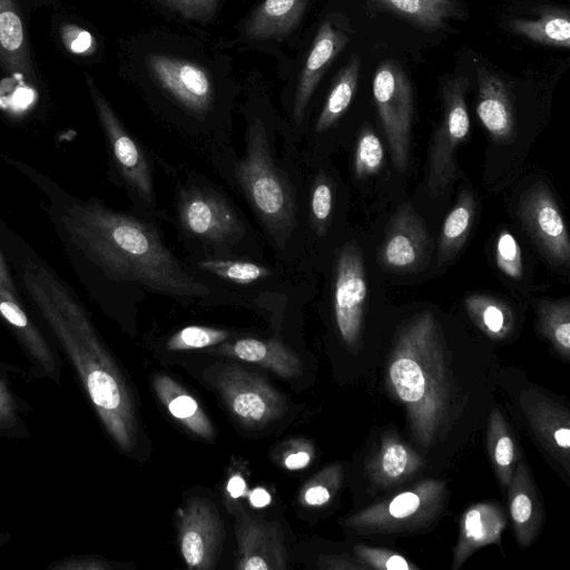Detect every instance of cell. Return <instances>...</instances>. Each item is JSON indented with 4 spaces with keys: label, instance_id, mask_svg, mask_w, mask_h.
I'll return each instance as SVG.
<instances>
[{
    "label": "cell",
    "instance_id": "6da1fadb",
    "mask_svg": "<svg viewBox=\"0 0 570 570\" xmlns=\"http://www.w3.org/2000/svg\"><path fill=\"white\" fill-rule=\"evenodd\" d=\"M4 160L45 196V210L66 257L100 304L135 288L183 301L212 294L168 249L153 224L100 199L77 197L28 164Z\"/></svg>",
    "mask_w": 570,
    "mask_h": 570
},
{
    "label": "cell",
    "instance_id": "7a4b0ae2",
    "mask_svg": "<svg viewBox=\"0 0 570 570\" xmlns=\"http://www.w3.org/2000/svg\"><path fill=\"white\" fill-rule=\"evenodd\" d=\"M0 248L18 276L21 294L71 361L107 432L130 453L137 442L132 395L85 306L72 288L7 226L0 229Z\"/></svg>",
    "mask_w": 570,
    "mask_h": 570
},
{
    "label": "cell",
    "instance_id": "3957f363",
    "mask_svg": "<svg viewBox=\"0 0 570 570\" xmlns=\"http://www.w3.org/2000/svg\"><path fill=\"white\" fill-rule=\"evenodd\" d=\"M387 379L407 410L416 442L430 448L448 424L454 395L440 328L431 312L416 315L399 333Z\"/></svg>",
    "mask_w": 570,
    "mask_h": 570
},
{
    "label": "cell",
    "instance_id": "277c9868",
    "mask_svg": "<svg viewBox=\"0 0 570 570\" xmlns=\"http://www.w3.org/2000/svg\"><path fill=\"white\" fill-rule=\"evenodd\" d=\"M237 187L250 205L273 246L285 252L298 226V204L289 175L277 164L266 127L254 119L242 158L233 160Z\"/></svg>",
    "mask_w": 570,
    "mask_h": 570
},
{
    "label": "cell",
    "instance_id": "5b68a950",
    "mask_svg": "<svg viewBox=\"0 0 570 570\" xmlns=\"http://www.w3.org/2000/svg\"><path fill=\"white\" fill-rule=\"evenodd\" d=\"M86 82L106 138L111 165L132 202L141 210L157 213V199L148 158L137 140L124 127L116 112L86 73Z\"/></svg>",
    "mask_w": 570,
    "mask_h": 570
},
{
    "label": "cell",
    "instance_id": "8992f818",
    "mask_svg": "<svg viewBox=\"0 0 570 570\" xmlns=\"http://www.w3.org/2000/svg\"><path fill=\"white\" fill-rule=\"evenodd\" d=\"M177 220L183 233L202 244L233 246L246 235L243 219L216 190L189 185L179 191Z\"/></svg>",
    "mask_w": 570,
    "mask_h": 570
},
{
    "label": "cell",
    "instance_id": "52a82bcc",
    "mask_svg": "<svg viewBox=\"0 0 570 570\" xmlns=\"http://www.w3.org/2000/svg\"><path fill=\"white\" fill-rule=\"evenodd\" d=\"M373 97L399 173L409 165L413 94L410 80L395 61L382 62L373 78Z\"/></svg>",
    "mask_w": 570,
    "mask_h": 570
},
{
    "label": "cell",
    "instance_id": "ba28073f",
    "mask_svg": "<svg viewBox=\"0 0 570 570\" xmlns=\"http://www.w3.org/2000/svg\"><path fill=\"white\" fill-rule=\"evenodd\" d=\"M465 78L449 80L442 91L443 116L430 148L426 186L431 195L443 194L455 178V149L469 135L470 117L465 104Z\"/></svg>",
    "mask_w": 570,
    "mask_h": 570
},
{
    "label": "cell",
    "instance_id": "9c48e42d",
    "mask_svg": "<svg viewBox=\"0 0 570 570\" xmlns=\"http://www.w3.org/2000/svg\"><path fill=\"white\" fill-rule=\"evenodd\" d=\"M213 382L230 412L246 426H264L286 411V402L277 390L237 364H222L214 372Z\"/></svg>",
    "mask_w": 570,
    "mask_h": 570
},
{
    "label": "cell",
    "instance_id": "30bf717a",
    "mask_svg": "<svg viewBox=\"0 0 570 570\" xmlns=\"http://www.w3.org/2000/svg\"><path fill=\"white\" fill-rule=\"evenodd\" d=\"M444 493L442 482L424 480L389 501L352 515L346 523L351 528L377 531H401L425 525L436 517Z\"/></svg>",
    "mask_w": 570,
    "mask_h": 570
},
{
    "label": "cell",
    "instance_id": "8fae6325",
    "mask_svg": "<svg viewBox=\"0 0 570 570\" xmlns=\"http://www.w3.org/2000/svg\"><path fill=\"white\" fill-rule=\"evenodd\" d=\"M146 63L154 79L184 110L204 120L213 110L212 78L199 65L165 55H149Z\"/></svg>",
    "mask_w": 570,
    "mask_h": 570
},
{
    "label": "cell",
    "instance_id": "7c38bea8",
    "mask_svg": "<svg viewBox=\"0 0 570 570\" xmlns=\"http://www.w3.org/2000/svg\"><path fill=\"white\" fill-rule=\"evenodd\" d=\"M367 284L361 250L345 244L335 265L333 304L337 330L346 345L353 347L361 335Z\"/></svg>",
    "mask_w": 570,
    "mask_h": 570
},
{
    "label": "cell",
    "instance_id": "4fadbf2b",
    "mask_svg": "<svg viewBox=\"0 0 570 570\" xmlns=\"http://www.w3.org/2000/svg\"><path fill=\"white\" fill-rule=\"evenodd\" d=\"M519 215L544 257L552 264L568 266L569 234L556 199L546 185L537 184L521 196Z\"/></svg>",
    "mask_w": 570,
    "mask_h": 570
},
{
    "label": "cell",
    "instance_id": "5bb4252c",
    "mask_svg": "<svg viewBox=\"0 0 570 570\" xmlns=\"http://www.w3.org/2000/svg\"><path fill=\"white\" fill-rule=\"evenodd\" d=\"M223 523L214 505L193 499L178 510V540L189 569H213L223 543Z\"/></svg>",
    "mask_w": 570,
    "mask_h": 570
},
{
    "label": "cell",
    "instance_id": "9a60e30c",
    "mask_svg": "<svg viewBox=\"0 0 570 570\" xmlns=\"http://www.w3.org/2000/svg\"><path fill=\"white\" fill-rule=\"evenodd\" d=\"M429 234L421 217L410 204H403L393 215L381 247L383 265L396 272H411L429 254Z\"/></svg>",
    "mask_w": 570,
    "mask_h": 570
},
{
    "label": "cell",
    "instance_id": "2e32d148",
    "mask_svg": "<svg viewBox=\"0 0 570 570\" xmlns=\"http://www.w3.org/2000/svg\"><path fill=\"white\" fill-rule=\"evenodd\" d=\"M237 568L242 570H283L287 567L284 535L277 522L257 521L238 509Z\"/></svg>",
    "mask_w": 570,
    "mask_h": 570
},
{
    "label": "cell",
    "instance_id": "e0dca14e",
    "mask_svg": "<svg viewBox=\"0 0 570 570\" xmlns=\"http://www.w3.org/2000/svg\"><path fill=\"white\" fill-rule=\"evenodd\" d=\"M350 41V36L325 19L315 35L312 48L299 77L293 104V119L299 126L309 99L324 72Z\"/></svg>",
    "mask_w": 570,
    "mask_h": 570
},
{
    "label": "cell",
    "instance_id": "ac0fdd59",
    "mask_svg": "<svg viewBox=\"0 0 570 570\" xmlns=\"http://www.w3.org/2000/svg\"><path fill=\"white\" fill-rule=\"evenodd\" d=\"M0 318L18 338L40 372L60 382L59 358L24 308L23 299L0 288Z\"/></svg>",
    "mask_w": 570,
    "mask_h": 570
},
{
    "label": "cell",
    "instance_id": "d6986e66",
    "mask_svg": "<svg viewBox=\"0 0 570 570\" xmlns=\"http://www.w3.org/2000/svg\"><path fill=\"white\" fill-rule=\"evenodd\" d=\"M206 353L235 357L261 365L282 377H296L303 371L299 357L277 340L252 337L219 343L205 348Z\"/></svg>",
    "mask_w": 570,
    "mask_h": 570
},
{
    "label": "cell",
    "instance_id": "ffe728a7",
    "mask_svg": "<svg viewBox=\"0 0 570 570\" xmlns=\"http://www.w3.org/2000/svg\"><path fill=\"white\" fill-rule=\"evenodd\" d=\"M476 115L498 141H508L514 131V117L508 88L495 75L479 68L476 72Z\"/></svg>",
    "mask_w": 570,
    "mask_h": 570
},
{
    "label": "cell",
    "instance_id": "44dd1931",
    "mask_svg": "<svg viewBox=\"0 0 570 570\" xmlns=\"http://www.w3.org/2000/svg\"><path fill=\"white\" fill-rule=\"evenodd\" d=\"M504 525L501 510L490 503H479L466 510L461 519L452 569L460 568L476 549L499 543Z\"/></svg>",
    "mask_w": 570,
    "mask_h": 570
},
{
    "label": "cell",
    "instance_id": "7402d4cb",
    "mask_svg": "<svg viewBox=\"0 0 570 570\" xmlns=\"http://www.w3.org/2000/svg\"><path fill=\"white\" fill-rule=\"evenodd\" d=\"M0 65L12 76L35 81L24 24L16 0H0Z\"/></svg>",
    "mask_w": 570,
    "mask_h": 570
},
{
    "label": "cell",
    "instance_id": "603a6c76",
    "mask_svg": "<svg viewBox=\"0 0 570 570\" xmlns=\"http://www.w3.org/2000/svg\"><path fill=\"white\" fill-rule=\"evenodd\" d=\"M509 488V508L518 542L528 547L542 521V509L527 465L519 462Z\"/></svg>",
    "mask_w": 570,
    "mask_h": 570
},
{
    "label": "cell",
    "instance_id": "cb8c5ba5",
    "mask_svg": "<svg viewBox=\"0 0 570 570\" xmlns=\"http://www.w3.org/2000/svg\"><path fill=\"white\" fill-rule=\"evenodd\" d=\"M524 412L546 448L562 462L569 460L570 424L569 415L552 402L544 399L522 401Z\"/></svg>",
    "mask_w": 570,
    "mask_h": 570
},
{
    "label": "cell",
    "instance_id": "d4e9b609",
    "mask_svg": "<svg viewBox=\"0 0 570 570\" xmlns=\"http://www.w3.org/2000/svg\"><path fill=\"white\" fill-rule=\"evenodd\" d=\"M307 0H264L248 19L245 33L254 40L279 38L299 22Z\"/></svg>",
    "mask_w": 570,
    "mask_h": 570
},
{
    "label": "cell",
    "instance_id": "484cf974",
    "mask_svg": "<svg viewBox=\"0 0 570 570\" xmlns=\"http://www.w3.org/2000/svg\"><path fill=\"white\" fill-rule=\"evenodd\" d=\"M153 386L161 403L176 420L196 435L213 440L214 429L210 420L197 401L176 381L166 374H156Z\"/></svg>",
    "mask_w": 570,
    "mask_h": 570
},
{
    "label": "cell",
    "instance_id": "4316f807",
    "mask_svg": "<svg viewBox=\"0 0 570 570\" xmlns=\"http://www.w3.org/2000/svg\"><path fill=\"white\" fill-rule=\"evenodd\" d=\"M421 465L420 456L396 436H385L367 465L380 485H392L412 475Z\"/></svg>",
    "mask_w": 570,
    "mask_h": 570
},
{
    "label": "cell",
    "instance_id": "83f0119b",
    "mask_svg": "<svg viewBox=\"0 0 570 570\" xmlns=\"http://www.w3.org/2000/svg\"><path fill=\"white\" fill-rule=\"evenodd\" d=\"M381 8L407 20L419 28L434 31L446 26L448 20L463 16L456 0H373Z\"/></svg>",
    "mask_w": 570,
    "mask_h": 570
},
{
    "label": "cell",
    "instance_id": "f1b7e54d",
    "mask_svg": "<svg viewBox=\"0 0 570 570\" xmlns=\"http://www.w3.org/2000/svg\"><path fill=\"white\" fill-rule=\"evenodd\" d=\"M475 199L469 190H462L444 219L438 247V262L451 259L464 244L474 218Z\"/></svg>",
    "mask_w": 570,
    "mask_h": 570
},
{
    "label": "cell",
    "instance_id": "f546056e",
    "mask_svg": "<svg viewBox=\"0 0 570 570\" xmlns=\"http://www.w3.org/2000/svg\"><path fill=\"white\" fill-rule=\"evenodd\" d=\"M361 59L352 55L348 63L341 70L317 117L315 132L328 130L346 111L356 91Z\"/></svg>",
    "mask_w": 570,
    "mask_h": 570
},
{
    "label": "cell",
    "instance_id": "4dcf8cb0",
    "mask_svg": "<svg viewBox=\"0 0 570 570\" xmlns=\"http://www.w3.org/2000/svg\"><path fill=\"white\" fill-rule=\"evenodd\" d=\"M464 306L476 326L492 338H503L512 330V311L498 298L470 295L464 299Z\"/></svg>",
    "mask_w": 570,
    "mask_h": 570
},
{
    "label": "cell",
    "instance_id": "1f68e13d",
    "mask_svg": "<svg viewBox=\"0 0 570 570\" xmlns=\"http://www.w3.org/2000/svg\"><path fill=\"white\" fill-rule=\"evenodd\" d=\"M509 27L513 32L541 45L560 48L570 46L569 18L561 12H548L537 20L513 19Z\"/></svg>",
    "mask_w": 570,
    "mask_h": 570
},
{
    "label": "cell",
    "instance_id": "d6a6232c",
    "mask_svg": "<svg viewBox=\"0 0 570 570\" xmlns=\"http://www.w3.org/2000/svg\"><path fill=\"white\" fill-rule=\"evenodd\" d=\"M488 450L500 482L508 487L513 474L515 446L508 425L499 411H493L490 416Z\"/></svg>",
    "mask_w": 570,
    "mask_h": 570
},
{
    "label": "cell",
    "instance_id": "836d02e7",
    "mask_svg": "<svg viewBox=\"0 0 570 570\" xmlns=\"http://www.w3.org/2000/svg\"><path fill=\"white\" fill-rule=\"evenodd\" d=\"M195 265L204 273L238 285L262 282L273 275L268 267L245 259L203 258L198 259Z\"/></svg>",
    "mask_w": 570,
    "mask_h": 570
},
{
    "label": "cell",
    "instance_id": "e575fe53",
    "mask_svg": "<svg viewBox=\"0 0 570 570\" xmlns=\"http://www.w3.org/2000/svg\"><path fill=\"white\" fill-rule=\"evenodd\" d=\"M539 325L546 337L564 356L570 354L569 299L541 302L538 306Z\"/></svg>",
    "mask_w": 570,
    "mask_h": 570
},
{
    "label": "cell",
    "instance_id": "d590c367",
    "mask_svg": "<svg viewBox=\"0 0 570 570\" xmlns=\"http://www.w3.org/2000/svg\"><path fill=\"white\" fill-rule=\"evenodd\" d=\"M229 335L226 330L189 325L173 334L166 347L169 351L205 350L225 342Z\"/></svg>",
    "mask_w": 570,
    "mask_h": 570
},
{
    "label": "cell",
    "instance_id": "8d00e7d4",
    "mask_svg": "<svg viewBox=\"0 0 570 570\" xmlns=\"http://www.w3.org/2000/svg\"><path fill=\"white\" fill-rule=\"evenodd\" d=\"M384 149L380 138L370 128H364L356 142L354 171L357 178L375 174L382 166Z\"/></svg>",
    "mask_w": 570,
    "mask_h": 570
},
{
    "label": "cell",
    "instance_id": "74e56055",
    "mask_svg": "<svg viewBox=\"0 0 570 570\" xmlns=\"http://www.w3.org/2000/svg\"><path fill=\"white\" fill-rule=\"evenodd\" d=\"M341 480V470L332 465L313 476L301 492V501L305 505L321 507L327 503L336 492Z\"/></svg>",
    "mask_w": 570,
    "mask_h": 570
},
{
    "label": "cell",
    "instance_id": "f35d334b",
    "mask_svg": "<svg viewBox=\"0 0 570 570\" xmlns=\"http://www.w3.org/2000/svg\"><path fill=\"white\" fill-rule=\"evenodd\" d=\"M333 209V189L323 175L315 179L309 195V220L318 235L325 233Z\"/></svg>",
    "mask_w": 570,
    "mask_h": 570
},
{
    "label": "cell",
    "instance_id": "ab89813d",
    "mask_svg": "<svg viewBox=\"0 0 570 570\" xmlns=\"http://www.w3.org/2000/svg\"><path fill=\"white\" fill-rule=\"evenodd\" d=\"M495 262L498 268L511 278H520L522 275L521 248L514 236L502 230L495 242Z\"/></svg>",
    "mask_w": 570,
    "mask_h": 570
},
{
    "label": "cell",
    "instance_id": "60d3db41",
    "mask_svg": "<svg viewBox=\"0 0 570 570\" xmlns=\"http://www.w3.org/2000/svg\"><path fill=\"white\" fill-rule=\"evenodd\" d=\"M355 553L363 562L375 569L411 570L415 568L409 564L402 556L387 550L358 546L355 548Z\"/></svg>",
    "mask_w": 570,
    "mask_h": 570
},
{
    "label": "cell",
    "instance_id": "b9f144b4",
    "mask_svg": "<svg viewBox=\"0 0 570 570\" xmlns=\"http://www.w3.org/2000/svg\"><path fill=\"white\" fill-rule=\"evenodd\" d=\"M61 39L67 49L76 55H88L96 49V41L91 33L76 24L63 26Z\"/></svg>",
    "mask_w": 570,
    "mask_h": 570
},
{
    "label": "cell",
    "instance_id": "7bdbcfd3",
    "mask_svg": "<svg viewBox=\"0 0 570 570\" xmlns=\"http://www.w3.org/2000/svg\"><path fill=\"white\" fill-rule=\"evenodd\" d=\"M188 19L207 20L216 10L218 0H164Z\"/></svg>",
    "mask_w": 570,
    "mask_h": 570
},
{
    "label": "cell",
    "instance_id": "ee69618b",
    "mask_svg": "<svg viewBox=\"0 0 570 570\" xmlns=\"http://www.w3.org/2000/svg\"><path fill=\"white\" fill-rule=\"evenodd\" d=\"M17 403L7 386L0 382V428L17 423Z\"/></svg>",
    "mask_w": 570,
    "mask_h": 570
},
{
    "label": "cell",
    "instance_id": "f6af8a7d",
    "mask_svg": "<svg viewBox=\"0 0 570 570\" xmlns=\"http://www.w3.org/2000/svg\"><path fill=\"white\" fill-rule=\"evenodd\" d=\"M109 568L110 567L105 561L88 557L77 559L72 558L53 566V569L59 570H104Z\"/></svg>",
    "mask_w": 570,
    "mask_h": 570
},
{
    "label": "cell",
    "instance_id": "bcb514c9",
    "mask_svg": "<svg viewBox=\"0 0 570 570\" xmlns=\"http://www.w3.org/2000/svg\"><path fill=\"white\" fill-rule=\"evenodd\" d=\"M0 288L3 291L17 296L21 297V291L19 288V285L14 282V278L10 272L8 261L0 248Z\"/></svg>",
    "mask_w": 570,
    "mask_h": 570
},
{
    "label": "cell",
    "instance_id": "7dc6e473",
    "mask_svg": "<svg viewBox=\"0 0 570 570\" xmlns=\"http://www.w3.org/2000/svg\"><path fill=\"white\" fill-rule=\"evenodd\" d=\"M312 455L307 449H297L285 455L283 464L288 470H299L309 464Z\"/></svg>",
    "mask_w": 570,
    "mask_h": 570
},
{
    "label": "cell",
    "instance_id": "c3c4849f",
    "mask_svg": "<svg viewBox=\"0 0 570 570\" xmlns=\"http://www.w3.org/2000/svg\"><path fill=\"white\" fill-rule=\"evenodd\" d=\"M227 491L233 498H239L246 492V483L244 479L237 474L233 475L227 484Z\"/></svg>",
    "mask_w": 570,
    "mask_h": 570
},
{
    "label": "cell",
    "instance_id": "681fc988",
    "mask_svg": "<svg viewBox=\"0 0 570 570\" xmlns=\"http://www.w3.org/2000/svg\"><path fill=\"white\" fill-rule=\"evenodd\" d=\"M249 501L252 505L256 508H263L271 502V495L263 488H256L249 494Z\"/></svg>",
    "mask_w": 570,
    "mask_h": 570
}]
</instances>
